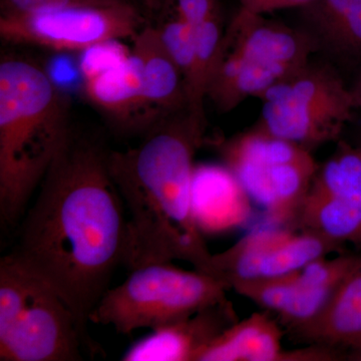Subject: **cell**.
I'll use <instances>...</instances> for the list:
<instances>
[{
	"label": "cell",
	"instance_id": "obj_1",
	"mask_svg": "<svg viewBox=\"0 0 361 361\" xmlns=\"http://www.w3.org/2000/svg\"><path fill=\"white\" fill-rule=\"evenodd\" d=\"M108 155L99 142L71 130L9 253L65 300L90 353V313L129 252V217Z\"/></svg>",
	"mask_w": 361,
	"mask_h": 361
},
{
	"label": "cell",
	"instance_id": "obj_2",
	"mask_svg": "<svg viewBox=\"0 0 361 361\" xmlns=\"http://www.w3.org/2000/svg\"><path fill=\"white\" fill-rule=\"evenodd\" d=\"M205 132L185 111L161 118L135 148L109 151V170L129 217L130 271L180 260L206 273L212 253L192 207L195 156Z\"/></svg>",
	"mask_w": 361,
	"mask_h": 361
},
{
	"label": "cell",
	"instance_id": "obj_3",
	"mask_svg": "<svg viewBox=\"0 0 361 361\" xmlns=\"http://www.w3.org/2000/svg\"><path fill=\"white\" fill-rule=\"evenodd\" d=\"M71 132L68 102L42 66L0 63V217L14 226Z\"/></svg>",
	"mask_w": 361,
	"mask_h": 361
},
{
	"label": "cell",
	"instance_id": "obj_4",
	"mask_svg": "<svg viewBox=\"0 0 361 361\" xmlns=\"http://www.w3.org/2000/svg\"><path fill=\"white\" fill-rule=\"evenodd\" d=\"M228 287L201 271L172 263H149L130 270L122 284L109 288L90 322L110 325L118 334L160 329L228 300Z\"/></svg>",
	"mask_w": 361,
	"mask_h": 361
},
{
	"label": "cell",
	"instance_id": "obj_5",
	"mask_svg": "<svg viewBox=\"0 0 361 361\" xmlns=\"http://www.w3.org/2000/svg\"><path fill=\"white\" fill-rule=\"evenodd\" d=\"M259 99L262 108L257 125L310 151L341 141L356 110L353 92L336 66L312 59Z\"/></svg>",
	"mask_w": 361,
	"mask_h": 361
},
{
	"label": "cell",
	"instance_id": "obj_6",
	"mask_svg": "<svg viewBox=\"0 0 361 361\" xmlns=\"http://www.w3.org/2000/svg\"><path fill=\"white\" fill-rule=\"evenodd\" d=\"M224 165L271 224L294 228L317 161L310 149L271 134L256 123L220 145Z\"/></svg>",
	"mask_w": 361,
	"mask_h": 361
},
{
	"label": "cell",
	"instance_id": "obj_7",
	"mask_svg": "<svg viewBox=\"0 0 361 361\" xmlns=\"http://www.w3.org/2000/svg\"><path fill=\"white\" fill-rule=\"evenodd\" d=\"M148 23V16L137 6L66 7L1 14L0 37L14 44L84 51L114 40L132 39Z\"/></svg>",
	"mask_w": 361,
	"mask_h": 361
},
{
	"label": "cell",
	"instance_id": "obj_8",
	"mask_svg": "<svg viewBox=\"0 0 361 361\" xmlns=\"http://www.w3.org/2000/svg\"><path fill=\"white\" fill-rule=\"evenodd\" d=\"M342 251L341 247L314 233L273 225L252 231L227 250L212 254L206 274L231 289L240 282L285 276Z\"/></svg>",
	"mask_w": 361,
	"mask_h": 361
},
{
	"label": "cell",
	"instance_id": "obj_9",
	"mask_svg": "<svg viewBox=\"0 0 361 361\" xmlns=\"http://www.w3.org/2000/svg\"><path fill=\"white\" fill-rule=\"evenodd\" d=\"M294 229L319 235L336 245L361 249V145L338 141L319 165Z\"/></svg>",
	"mask_w": 361,
	"mask_h": 361
},
{
	"label": "cell",
	"instance_id": "obj_10",
	"mask_svg": "<svg viewBox=\"0 0 361 361\" xmlns=\"http://www.w3.org/2000/svg\"><path fill=\"white\" fill-rule=\"evenodd\" d=\"M82 348L73 311L51 286L30 272L23 310L0 334V360L80 361Z\"/></svg>",
	"mask_w": 361,
	"mask_h": 361
},
{
	"label": "cell",
	"instance_id": "obj_11",
	"mask_svg": "<svg viewBox=\"0 0 361 361\" xmlns=\"http://www.w3.org/2000/svg\"><path fill=\"white\" fill-rule=\"evenodd\" d=\"M361 262V256L342 253L322 257L285 276L240 282L231 289L268 312L293 331L319 314L342 280Z\"/></svg>",
	"mask_w": 361,
	"mask_h": 361
},
{
	"label": "cell",
	"instance_id": "obj_12",
	"mask_svg": "<svg viewBox=\"0 0 361 361\" xmlns=\"http://www.w3.org/2000/svg\"><path fill=\"white\" fill-rule=\"evenodd\" d=\"M224 42L231 51L288 73L307 63L317 52L302 27H291L241 7L225 30Z\"/></svg>",
	"mask_w": 361,
	"mask_h": 361
},
{
	"label": "cell",
	"instance_id": "obj_13",
	"mask_svg": "<svg viewBox=\"0 0 361 361\" xmlns=\"http://www.w3.org/2000/svg\"><path fill=\"white\" fill-rule=\"evenodd\" d=\"M238 322L230 300L216 304L172 324L152 330L135 341L123 361H197L226 329Z\"/></svg>",
	"mask_w": 361,
	"mask_h": 361
},
{
	"label": "cell",
	"instance_id": "obj_14",
	"mask_svg": "<svg viewBox=\"0 0 361 361\" xmlns=\"http://www.w3.org/2000/svg\"><path fill=\"white\" fill-rule=\"evenodd\" d=\"M251 199L227 166H195L192 207L195 222L202 234L234 231L250 219Z\"/></svg>",
	"mask_w": 361,
	"mask_h": 361
},
{
	"label": "cell",
	"instance_id": "obj_15",
	"mask_svg": "<svg viewBox=\"0 0 361 361\" xmlns=\"http://www.w3.org/2000/svg\"><path fill=\"white\" fill-rule=\"evenodd\" d=\"M85 94L111 120L125 130L151 129L156 111L147 101L139 65L134 56L115 66L90 71L85 75Z\"/></svg>",
	"mask_w": 361,
	"mask_h": 361
},
{
	"label": "cell",
	"instance_id": "obj_16",
	"mask_svg": "<svg viewBox=\"0 0 361 361\" xmlns=\"http://www.w3.org/2000/svg\"><path fill=\"white\" fill-rule=\"evenodd\" d=\"M299 11L317 51L341 65L361 66V0H314Z\"/></svg>",
	"mask_w": 361,
	"mask_h": 361
},
{
	"label": "cell",
	"instance_id": "obj_17",
	"mask_svg": "<svg viewBox=\"0 0 361 361\" xmlns=\"http://www.w3.org/2000/svg\"><path fill=\"white\" fill-rule=\"evenodd\" d=\"M291 334L304 343L345 355L361 349V262L342 280L319 314Z\"/></svg>",
	"mask_w": 361,
	"mask_h": 361
},
{
	"label": "cell",
	"instance_id": "obj_18",
	"mask_svg": "<svg viewBox=\"0 0 361 361\" xmlns=\"http://www.w3.org/2000/svg\"><path fill=\"white\" fill-rule=\"evenodd\" d=\"M132 40V56L139 65L145 96L152 108L166 116L187 111L184 80L158 26L147 23Z\"/></svg>",
	"mask_w": 361,
	"mask_h": 361
},
{
	"label": "cell",
	"instance_id": "obj_19",
	"mask_svg": "<svg viewBox=\"0 0 361 361\" xmlns=\"http://www.w3.org/2000/svg\"><path fill=\"white\" fill-rule=\"evenodd\" d=\"M283 331L269 312L252 313L225 330L197 361H292L282 346Z\"/></svg>",
	"mask_w": 361,
	"mask_h": 361
},
{
	"label": "cell",
	"instance_id": "obj_20",
	"mask_svg": "<svg viewBox=\"0 0 361 361\" xmlns=\"http://www.w3.org/2000/svg\"><path fill=\"white\" fill-rule=\"evenodd\" d=\"M289 73L231 51L224 42V51L209 85L207 99L221 113H227L249 97L260 99Z\"/></svg>",
	"mask_w": 361,
	"mask_h": 361
},
{
	"label": "cell",
	"instance_id": "obj_21",
	"mask_svg": "<svg viewBox=\"0 0 361 361\" xmlns=\"http://www.w3.org/2000/svg\"><path fill=\"white\" fill-rule=\"evenodd\" d=\"M157 26L160 30L164 44L174 59L184 80L188 102L187 111L190 116L206 125L205 104L201 101L198 92L193 28L178 18L173 11L171 18L161 21Z\"/></svg>",
	"mask_w": 361,
	"mask_h": 361
},
{
	"label": "cell",
	"instance_id": "obj_22",
	"mask_svg": "<svg viewBox=\"0 0 361 361\" xmlns=\"http://www.w3.org/2000/svg\"><path fill=\"white\" fill-rule=\"evenodd\" d=\"M115 6H137L144 11L137 0H0V13L16 14L66 7Z\"/></svg>",
	"mask_w": 361,
	"mask_h": 361
},
{
	"label": "cell",
	"instance_id": "obj_23",
	"mask_svg": "<svg viewBox=\"0 0 361 361\" xmlns=\"http://www.w3.org/2000/svg\"><path fill=\"white\" fill-rule=\"evenodd\" d=\"M167 6L178 18L191 26L222 13L220 0H169Z\"/></svg>",
	"mask_w": 361,
	"mask_h": 361
},
{
	"label": "cell",
	"instance_id": "obj_24",
	"mask_svg": "<svg viewBox=\"0 0 361 361\" xmlns=\"http://www.w3.org/2000/svg\"><path fill=\"white\" fill-rule=\"evenodd\" d=\"M241 8L250 13L267 14L288 8H302L314 0H239Z\"/></svg>",
	"mask_w": 361,
	"mask_h": 361
},
{
	"label": "cell",
	"instance_id": "obj_25",
	"mask_svg": "<svg viewBox=\"0 0 361 361\" xmlns=\"http://www.w3.org/2000/svg\"><path fill=\"white\" fill-rule=\"evenodd\" d=\"M140 6L144 9L145 13L148 16L149 20L160 16L165 11L169 0H137Z\"/></svg>",
	"mask_w": 361,
	"mask_h": 361
},
{
	"label": "cell",
	"instance_id": "obj_26",
	"mask_svg": "<svg viewBox=\"0 0 361 361\" xmlns=\"http://www.w3.org/2000/svg\"><path fill=\"white\" fill-rule=\"evenodd\" d=\"M353 92V99H355V108L361 110V71L356 78L355 85L350 87Z\"/></svg>",
	"mask_w": 361,
	"mask_h": 361
},
{
	"label": "cell",
	"instance_id": "obj_27",
	"mask_svg": "<svg viewBox=\"0 0 361 361\" xmlns=\"http://www.w3.org/2000/svg\"><path fill=\"white\" fill-rule=\"evenodd\" d=\"M345 360L361 361V349L360 350L353 351L346 355Z\"/></svg>",
	"mask_w": 361,
	"mask_h": 361
}]
</instances>
